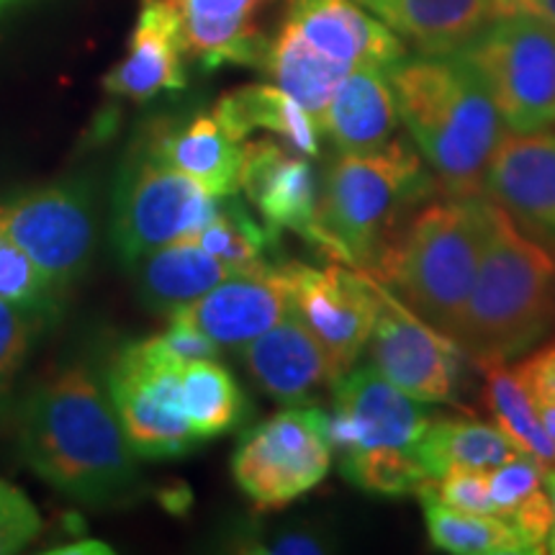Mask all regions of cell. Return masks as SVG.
<instances>
[{
  "mask_svg": "<svg viewBox=\"0 0 555 555\" xmlns=\"http://www.w3.org/2000/svg\"><path fill=\"white\" fill-rule=\"evenodd\" d=\"M18 446L34 474L75 502H119L137 483L139 457L86 363L62 367L26 397Z\"/></svg>",
  "mask_w": 555,
  "mask_h": 555,
  "instance_id": "cell-1",
  "label": "cell"
},
{
  "mask_svg": "<svg viewBox=\"0 0 555 555\" xmlns=\"http://www.w3.org/2000/svg\"><path fill=\"white\" fill-rule=\"evenodd\" d=\"M399 119L448 198H481L504 121L461 54H416L388 67Z\"/></svg>",
  "mask_w": 555,
  "mask_h": 555,
  "instance_id": "cell-2",
  "label": "cell"
},
{
  "mask_svg": "<svg viewBox=\"0 0 555 555\" xmlns=\"http://www.w3.org/2000/svg\"><path fill=\"white\" fill-rule=\"evenodd\" d=\"M555 324V253L486 198L481 262L453 339L470 363L509 360Z\"/></svg>",
  "mask_w": 555,
  "mask_h": 555,
  "instance_id": "cell-3",
  "label": "cell"
},
{
  "mask_svg": "<svg viewBox=\"0 0 555 555\" xmlns=\"http://www.w3.org/2000/svg\"><path fill=\"white\" fill-rule=\"evenodd\" d=\"M486 237V196L429 201L393 229L371 275L429 327L455 335Z\"/></svg>",
  "mask_w": 555,
  "mask_h": 555,
  "instance_id": "cell-4",
  "label": "cell"
},
{
  "mask_svg": "<svg viewBox=\"0 0 555 555\" xmlns=\"http://www.w3.org/2000/svg\"><path fill=\"white\" fill-rule=\"evenodd\" d=\"M433 193H440L433 172L406 139H391L367 155L339 152L317 198V247L335 262L371 273L401 217Z\"/></svg>",
  "mask_w": 555,
  "mask_h": 555,
  "instance_id": "cell-5",
  "label": "cell"
},
{
  "mask_svg": "<svg viewBox=\"0 0 555 555\" xmlns=\"http://www.w3.org/2000/svg\"><path fill=\"white\" fill-rule=\"evenodd\" d=\"M489 90L506 131L555 124V29L532 18H491L463 50Z\"/></svg>",
  "mask_w": 555,
  "mask_h": 555,
  "instance_id": "cell-6",
  "label": "cell"
},
{
  "mask_svg": "<svg viewBox=\"0 0 555 555\" xmlns=\"http://www.w3.org/2000/svg\"><path fill=\"white\" fill-rule=\"evenodd\" d=\"M332 455L327 412L283 409L242 437L232 476L258 509H281L327 478Z\"/></svg>",
  "mask_w": 555,
  "mask_h": 555,
  "instance_id": "cell-7",
  "label": "cell"
},
{
  "mask_svg": "<svg viewBox=\"0 0 555 555\" xmlns=\"http://www.w3.org/2000/svg\"><path fill=\"white\" fill-rule=\"evenodd\" d=\"M219 198L147 150L124 168L114 198V242L127 266L172 242L196 240Z\"/></svg>",
  "mask_w": 555,
  "mask_h": 555,
  "instance_id": "cell-8",
  "label": "cell"
},
{
  "mask_svg": "<svg viewBox=\"0 0 555 555\" xmlns=\"http://www.w3.org/2000/svg\"><path fill=\"white\" fill-rule=\"evenodd\" d=\"M183 367L157 335L124 347L111 365L108 397L137 457H180L201 442L180 401Z\"/></svg>",
  "mask_w": 555,
  "mask_h": 555,
  "instance_id": "cell-9",
  "label": "cell"
},
{
  "mask_svg": "<svg viewBox=\"0 0 555 555\" xmlns=\"http://www.w3.org/2000/svg\"><path fill=\"white\" fill-rule=\"evenodd\" d=\"M0 221L57 291L93 260L99 237L93 196L78 180L41 185L0 204Z\"/></svg>",
  "mask_w": 555,
  "mask_h": 555,
  "instance_id": "cell-10",
  "label": "cell"
},
{
  "mask_svg": "<svg viewBox=\"0 0 555 555\" xmlns=\"http://www.w3.org/2000/svg\"><path fill=\"white\" fill-rule=\"evenodd\" d=\"M367 356L380 376L425 404H457L466 388L470 358L463 347L446 332L429 327L388 288L380 298Z\"/></svg>",
  "mask_w": 555,
  "mask_h": 555,
  "instance_id": "cell-11",
  "label": "cell"
},
{
  "mask_svg": "<svg viewBox=\"0 0 555 555\" xmlns=\"http://www.w3.org/2000/svg\"><path fill=\"white\" fill-rule=\"evenodd\" d=\"M294 314L327 350L339 373L358 365L380 311L384 286L365 270L343 262L311 268L286 262Z\"/></svg>",
  "mask_w": 555,
  "mask_h": 555,
  "instance_id": "cell-12",
  "label": "cell"
},
{
  "mask_svg": "<svg viewBox=\"0 0 555 555\" xmlns=\"http://www.w3.org/2000/svg\"><path fill=\"white\" fill-rule=\"evenodd\" d=\"M429 420L425 401L409 397L373 365L350 367L332 386L327 435L339 455L371 448H416Z\"/></svg>",
  "mask_w": 555,
  "mask_h": 555,
  "instance_id": "cell-13",
  "label": "cell"
},
{
  "mask_svg": "<svg viewBox=\"0 0 555 555\" xmlns=\"http://www.w3.org/2000/svg\"><path fill=\"white\" fill-rule=\"evenodd\" d=\"M294 309L286 262L247 273H232L189 307L172 311L170 319L191 324L227 350L266 335Z\"/></svg>",
  "mask_w": 555,
  "mask_h": 555,
  "instance_id": "cell-14",
  "label": "cell"
},
{
  "mask_svg": "<svg viewBox=\"0 0 555 555\" xmlns=\"http://www.w3.org/2000/svg\"><path fill=\"white\" fill-rule=\"evenodd\" d=\"M483 196L502 206L525 232L555 245L553 131H506L486 170Z\"/></svg>",
  "mask_w": 555,
  "mask_h": 555,
  "instance_id": "cell-15",
  "label": "cell"
},
{
  "mask_svg": "<svg viewBox=\"0 0 555 555\" xmlns=\"http://www.w3.org/2000/svg\"><path fill=\"white\" fill-rule=\"evenodd\" d=\"M240 191L275 232L288 229L317 245V183L307 157L275 139H245Z\"/></svg>",
  "mask_w": 555,
  "mask_h": 555,
  "instance_id": "cell-16",
  "label": "cell"
},
{
  "mask_svg": "<svg viewBox=\"0 0 555 555\" xmlns=\"http://www.w3.org/2000/svg\"><path fill=\"white\" fill-rule=\"evenodd\" d=\"M242 360L255 384L286 406L311 404L343 376L294 309L273 330L242 347Z\"/></svg>",
  "mask_w": 555,
  "mask_h": 555,
  "instance_id": "cell-17",
  "label": "cell"
},
{
  "mask_svg": "<svg viewBox=\"0 0 555 555\" xmlns=\"http://www.w3.org/2000/svg\"><path fill=\"white\" fill-rule=\"evenodd\" d=\"M324 57L347 67H391L409 47L358 0H288L286 18Z\"/></svg>",
  "mask_w": 555,
  "mask_h": 555,
  "instance_id": "cell-18",
  "label": "cell"
},
{
  "mask_svg": "<svg viewBox=\"0 0 555 555\" xmlns=\"http://www.w3.org/2000/svg\"><path fill=\"white\" fill-rule=\"evenodd\" d=\"M273 0H168L189 57L206 69L221 65L260 67L268 41L258 13Z\"/></svg>",
  "mask_w": 555,
  "mask_h": 555,
  "instance_id": "cell-19",
  "label": "cell"
},
{
  "mask_svg": "<svg viewBox=\"0 0 555 555\" xmlns=\"http://www.w3.org/2000/svg\"><path fill=\"white\" fill-rule=\"evenodd\" d=\"M183 39L168 0H142L124 60L103 80L108 93L129 101H150L163 90L185 88Z\"/></svg>",
  "mask_w": 555,
  "mask_h": 555,
  "instance_id": "cell-20",
  "label": "cell"
},
{
  "mask_svg": "<svg viewBox=\"0 0 555 555\" xmlns=\"http://www.w3.org/2000/svg\"><path fill=\"white\" fill-rule=\"evenodd\" d=\"M399 121L388 69L365 65L350 69L339 82L319 121V131L335 144L337 152L367 155L391 142Z\"/></svg>",
  "mask_w": 555,
  "mask_h": 555,
  "instance_id": "cell-21",
  "label": "cell"
},
{
  "mask_svg": "<svg viewBox=\"0 0 555 555\" xmlns=\"http://www.w3.org/2000/svg\"><path fill=\"white\" fill-rule=\"evenodd\" d=\"M152 157L196 180L214 196L240 193L242 142L221 127L214 114H204L189 124H159L144 142Z\"/></svg>",
  "mask_w": 555,
  "mask_h": 555,
  "instance_id": "cell-22",
  "label": "cell"
},
{
  "mask_svg": "<svg viewBox=\"0 0 555 555\" xmlns=\"http://www.w3.org/2000/svg\"><path fill=\"white\" fill-rule=\"evenodd\" d=\"M416 54H455L489 24L491 0H358Z\"/></svg>",
  "mask_w": 555,
  "mask_h": 555,
  "instance_id": "cell-23",
  "label": "cell"
},
{
  "mask_svg": "<svg viewBox=\"0 0 555 555\" xmlns=\"http://www.w3.org/2000/svg\"><path fill=\"white\" fill-rule=\"evenodd\" d=\"M129 268L134 270L142 301L168 317L237 273L193 240L152 249Z\"/></svg>",
  "mask_w": 555,
  "mask_h": 555,
  "instance_id": "cell-24",
  "label": "cell"
},
{
  "mask_svg": "<svg viewBox=\"0 0 555 555\" xmlns=\"http://www.w3.org/2000/svg\"><path fill=\"white\" fill-rule=\"evenodd\" d=\"M217 121L237 142H245L253 131L275 134L288 150L304 157L319 155V131L307 108L294 95L278 86H245L221 95L211 111Z\"/></svg>",
  "mask_w": 555,
  "mask_h": 555,
  "instance_id": "cell-25",
  "label": "cell"
},
{
  "mask_svg": "<svg viewBox=\"0 0 555 555\" xmlns=\"http://www.w3.org/2000/svg\"><path fill=\"white\" fill-rule=\"evenodd\" d=\"M258 69L273 80V86L294 95L319 127L337 86L352 67L324 57L288 21H283L275 37H270L266 57H262Z\"/></svg>",
  "mask_w": 555,
  "mask_h": 555,
  "instance_id": "cell-26",
  "label": "cell"
},
{
  "mask_svg": "<svg viewBox=\"0 0 555 555\" xmlns=\"http://www.w3.org/2000/svg\"><path fill=\"white\" fill-rule=\"evenodd\" d=\"M414 450L429 478L450 468L491 470L522 453L496 425L476 416H433Z\"/></svg>",
  "mask_w": 555,
  "mask_h": 555,
  "instance_id": "cell-27",
  "label": "cell"
},
{
  "mask_svg": "<svg viewBox=\"0 0 555 555\" xmlns=\"http://www.w3.org/2000/svg\"><path fill=\"white\" fill-rule=\"evenodd\" d=\"M476 367L483 373L481 406L491 414L494 425L522 453L532 455L545 468H555V442L545 433L538 409L519 384L515 367L506 365V360H483Z\"/></svg>",
  "mask_w": 555,
  "mask_h": 555,
  "instance_id": "cell-28",
  "label": "cell"
},
{
  "mask_svg": "<svg viewBox=\"0 0 555 555\" xmlns=\"http://www.w3.org/2000/svg\"><path fill=\"white\" fill-rule=\"evenodd\" d=\"M422 512H425V527L429 543L437 551L453 555H522L527 545L519 532L499 515H470L457 512L453 506L435 499L433 491L422 489L420 494Z\"/></svg>",
  "mask_w": 555,
  "mask_h": 555,
  "instance_id": "cell-29",
  "label": "cell"
},
{
  "mask_svg": "<svg viewBox=\"0 0 555 555\" xmlns=\"http://www.w3.org/2000/svg\"><path fill=\"white\" fill-rule=\"evenodd\" d=\"M180 401L198 440L232 433L247 412V399L237 378L217 360H196L183 367Z\"/></svg>",
  "mask_w": 555,
  "mask_h": 555,
  "instance_id": "cell-30",
  "label": "cell"
},
{
  "mask_svg": "<svg viewBox=\"0 0 555 555\" xmlns=\"http://www.w3.org/2000/svg\"><path fill=\"white\" fill-rule=\"evenodd\" d=\"M278 234L266 221H258L247 211L245 204L237 198V193L219 198V211L208 224L201 229V234L193 242L208 249L214 258L227 262L237 273L247 270H262L275 266L270 260L278 245Z\"/></svg>",
  "mask_w": 555,
  "mask_h": 555,
  "instance_id": "cell-31",
  "label": "cell"
},
{
  "mask_svg": "<svg viewBox=\"0 0 555 555\" xmlns=\"http://www.w3.org/2000/svg\"><path fill=\"white\" fill-rule=\"evenodd\" d=\"M339 474L376 496H416L433 481L414 448H371L339 455Z\"/></svg>",
  "mask_w": 555,
  "mask_h": 555,
  "instance_id": "cell-32",
  "label": "cell"
},
{
  "mask_svg": "<svg viewBox=\"0 0 555 555\" xmlns=\"http://www.w3.org/2000/svg\"><path fill=\"white\" fill-rule=\"evenodd\" d=\"M60 291L52 286L29 255L21 249L0 221V298L52 314Z\"/></svg>",
  "mask_w": 555,
  "mask_h": 555,
  "instance_id": "cell-33",
  "label": "cell"
},
{
  "mask_svg": "<svg viewBox=\"0 0 555 555\" xmlns=\"http://www.w3.org/2000/svg\"><path fill=\"white\" fill-rule=\"evenodd\" d=\"M50 314L0 298V399L9 391L13 376L29 356L39 324Z\"/></svg>",
  "mask_w": 555,
  "mask_h": 555,
  "instance_id": "cell-34",
  "label": "cell"
},
{
  "mask_svg": "<svg viewBox=\"0 0 555 555\" xmlns=\"http://www.w3.org/2000/svg\"><path fill=\"white\" fill-rule=\"evenodd\" d=\"M545 466L532 455L519 453L502 466L486 470L489 481V499L494 506V515L509 517L517 506H522L532 494H538L545 486Z\"/></svg>",
  "mask_w": 555,
  "mask_h": 555,
  "instance_id": "cell-35",
  "label": "cell"
},
{
  "mask_svg": "<svg viewBox=\"0 0 555 555\" xmlns=\"http://www.w3.org/2000/svg\"><path fill=\"white\" fill-rule=\"evenodd\" d=\"M41 532V515L24 489L0 478V555L24 551Z\"/></svg>",
  "mask_w": 555,
  "mask_h": 555,
  "instance_id": "cell-36",
  "label": "cell"
},
{
  "mask_svg": "<svg viewBox=\"0 0 555 555\" xmlns=\"http://www.w3.org/2000/svg\"><path fill=\"white\" fill-rule=\"evenodd\" d=\"M435 499L442 504L453 506L457 512H470V515H494V506L489 499V481L486 470L474 468H450L440 478L427 483Z\"/></svg>",
  "mask_w": 555,
  "mask_h": 555,
  "instance_id": "cell-37",
  "label": "cell"
},
{
  "mask_svg": "<svg viewBox=\"0 0 555 555\" xmlns=\"http://www.w3.org/2000/svg\"><path fill=\"white\" fill-rule=\"evenodd\" d=\"M515 371L538 414L555 412V339L517 363Z\"/></svg>",
  "mask_w": 555,
  "mask_h": 555,
  "instance_id": "cell-38",
  "label": "cell"
},
{
  "mask_svg": "<svg viewBox=\"0 0 555 555\" xmlns=\"http://www.w3.org/2000/svg\"><path fill=\"white\" fill-rule=\"evenodd\" d=\"M157 339L183 365L196 363V360H217L221 350L211 337H206L204 332L191 327V324L178 322V319H170V327L163 335H157Z\"/></svg>",
  "mask_w": 555,
  "mask_h": 555,
  "instance_id": "cell-39",
  "label": "cell"
},
{
  "mask_svg": "<svg viewBox=\"0 0 555 555\" xmlns=\"http://www.w3.org/2000/svg\"><path fill=\"white\" fill-rule=\"evenodd\" d=\"M258 553H327L330 551V538H324L322 532L314 527H286V530L278 532L275 538L260 540Z\"/></svg>",
  "mask_w": 555,
  "mask_h": 555,
  "instance_id": "cell-40",
  "label": "cell"
},
{
  "mask_svg": "<svg viewBox=\"0 0 555 555\" xmlns=\"http://www.w3.org/2000/svg\"><path fill=\"white\" fill-rule=\"evenodd\" d=\"M491 16L532 18L555 29V0H491Z\"/></svg>",
  "mask_w": 555,
  "mask_h": 555,
  "instance_id": "cell-41",
  "label": "cell"
},
{
  "mask_svg": "<svg viewBox=\"0 0 555 555\" xmlns=\"http://www.w3.org/2000/svg\"><path fill=\"white\" fill-rule=\"evenodd\" d=\"M50 553H62V555H73V553H114L106 543H99V540H82V543H75V547H54Z\"/></svg>",
  "mask_w": 555,
  "mask_h": 555,
  "instance_id": "cell-42",
  "label": "cell"
},
{
  "mask_svg": "<svg viewBox=\"0 0 555 555\" xmlns=\"http://www.w3.org/2000/svg\"><path fill=\"white\" fill-rule=\"evenodd\" d=\"M545 491L551 496L553 504V527H551V535H547V553H555V468H545Z\"/></svg>",
  "mask_w": 555,
  "mask_h": 555,
  "instance_id": "cell-43",
  "label": "cell"
},
{
  "mask_svg": "<svg viewBox=\"0 0 555 555\" xmlns=\"http://www.w3.org/2000/svg\"><path fill=\"white\" fill-rule=\"evenodd\" d=\"M540 422H543L545 433L551 435V440L555 442V412H545V414H540Z\"/></svg>",
  "mask_w": 555,
  "mask_h": 555,
  "instance_id": "cell-44",
  "label": "cell"
},
{
  "mask_svg": "<svg viewBox=\"0 0 555 555\" xmlns=\"http://www.w3.org/2000/svg\"><path fill=\"white\" fill-rule=\"evenodd\" d=\"M5 3H9V0H0V5H5Z\"/></svg>",
  "mask_w": 555,
  "mask_h": 555,
  "instance_id": "cell-45",
  "label": "cell"
}]
</instances>
